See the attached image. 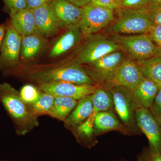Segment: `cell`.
I'll list each match as a JSON object with an SVG mask.
<instances>
[{
    "label": "cell",
    "instance_id": "6da1fadb",
    "mask_svg": "<svg viewBox=\"0 0 161 161\" xmlns=\"http://www.w3.org/2000/svg\"><path fill=\"white\" fill-rule=\"evenodd\" d=\"M0 101L13 122L18 135H26L39 126L38 116L22 99L19 92L9 84H0Z\"/></svg>",
    "mask_w": 161,
    "mask_h": 161
},
{
    "label": "cell",
    "instance_id": "7a4b0ae2",
    "mask_svg": "<svg viewBox=\"0 0 161 161\" xmlns=\"http://www.w3.org/2000/svg\"><path fill=\"white\" fill-rule=\"evenodd\" d=\"M28 78L39 84L60 81L78 85H96L83 66L76 63L56 68L30 72Z\"/></svg>",
    "mask_w": 161,
    "mask_h": 161
},
{
    "label": "cell",
    "instance_id": "3957f363",
    "mask_svg": "<svg viewBox=\"0 0 161 161\" xmlns=\"http://www.w3.org/2000/svg\"><path fill=\"white\" fill-rule=\"evenodd\" d=\"M118 19L111 27V31L118 34H146L153 25L144 7L128 8L121 7L116 9Z\"/></svg>",
    "mask_w": 161,
    "mask_h": 161
},
{
    "label": "cell",
    "instance_id": "277c9868",
    "mask_svg": "<svg viewBox=\"0 0 161 161\" xmlns=\"http://www.w3.org/2000/svg\"><path fill=\"white\" fill-rule=\"evenodd\" d=\"M113 40L135 61L146 60L160 54L161 49L146 34L123 36L116 35Z\"/></svg>",
    "mask_w": 161,
    "mask_h": 161
},
{
    "label": "cell",
    "instance_id": "5b68a950",
    "mask_svg": "<svg viewBox=\"0 0 161 161\" xmlns=\"http://www.w3.org/2000/svg\"><path fill=\"white\" fill-rule=\"evenodd\" d=\"M82 8L83 14L78 26L85 37L98 32L114 20V9L91 3Z\"/></svg>",
    "mask_w": 161,
    "mask_h": 161
},
{
    "label": "cell",
    "instance_id": "8992f818",
    "mask_svg": "<svg viewBox=\"0 0 161 161\" xmlns=\"http://www.w3.org/2000/svg\"><path fill=\"white\" fill-rule=\"evenodd\" d=\"M113 95L115 112L124 125L133 136L139 135L141 131L136 125V109L132 98V91L125 87H114L109 89Z\"/></svg>",
    "mask_w": 161,
    "mask_h": 161
},
{
    "label": "cell",
    "instance_id": "52a82bcc",
    "mask_svg": "<svg viewBox=\"0 0 161 161\" xmlns=\"http://www.w3.org/2000/svg\"><path fill=\"white\" fill-rule=\"evenodd\" d=\"M124 60L122 52L118 50L85 64L83 67L95 84L102 87Z\"/></svg>",
    "mask_w": 161,
    "mask_h": 161
},
{
    "label": "cell",
    "instance_id": "ba28073f",
    "mask_svg": "<svg viewBox=\"0 0 161 161\" xmlns=\"http://www.w3.org/2000/svg\"><path fill=\"white\" fill-rule=\"evenodd\" d=\"M144 78L135 61L128 59L123 61L102 87L110 89L121 86L132 91Z\"/></svg>",
    "mask_w": 161,
    "mask_h": 161
},
{
    "label": "cell",
    "instance_id": "9c48e42d",
    "mask_svg": "<svg viewBox=\"0 0 161 161\" xmlns=\"http://www.w3.org/2000/svg\"><path fill=\"white\" fill-rule=\"evenodd\" d=\"M39 86L41 92L54 97H70L77 100L92 95L100 87L97 85H78L60 81L40 84Z\"/></svg>",
    "mask_w": 161,
    "mask_h": 161
},
{
    "label": "cell",
    "instance_id": "30bf717a",
    "mask_svg": "<svg viewBox=\"0 0 161 161\" xmlns=\"http://www.w3.org/2000/svg\"><path fill=\"white\" fill-rule=\"evenodd\" d=\"M22 37L9 22L6 25L5 38L1 47L0 69H10L17 65L21 55Z\"/></svg>",
    "mask_w": 161,
    "mask_h": 161
},
{
    "label": "cell",
    "instance_id": "8fae6325",
    "mask_svg": "<svg viewBox=\"0 0 161 161\" xmlns=\"http://www.w3.org/2000/svg\"><path fill=\"white\" fill-rule=\"evenodd\" d=\"M120 49L114 41L98 37L87 42L80 50L74 63L88 64L110 53Z\"/></svg>",
    "mask_w": 161,
    "mask_h": 161
},
{
    "label": "cell",
    "instance_id": "7c38bea8",
    "mask_svg": "<svg viewBox=\"0 0 161 161\" xmlns=\"http://www.w3.org/2000/svg\"><path fill=\"white\" fill-rule=\"evenodd\" d=\"M135 118L137 127L147 137L150 148L161 153V125L150 109H136Z\"/></svg>",
    "mask_w": 161,
    "mask_h": 161
},
{
    "label": "cell",
    "instance_id": "4fadbf2b",
    "mask_svg": "<svg viewBox=\"0 0 161 161\" xmlns=\"http://www.w3.org/2000/svg\"><path fill=\"white\" fill-rule=\"evenodd\" d=\"M35 20L36 34L44 38L56 35L60 28V24L50 3L31 9Z\"/></svg>",
    "mask_w": 161,
    "mask_h": 161
},
{
    "label": "cell",
    "instance_id": "5bb4252c",
    "mask_svg": "<svg viewBox=\"0 0 161 161\" xmlns=\"http://www.w3.org/2000/svg\"><path fill=\"white\" fill-rule=\"evenodd\" d=\"M50 4L60 28L69 29L78 25L83 14L82 7L76 6L69 0H52Z\"/></svg>",
    "mask_w": 161,
    "mask_h": 161
},
{
    "label": "cell",
    "instance_id": "9a60e30c",
    "mask_svg": "<svg viewBox=\"0 0 161 161\" xmlns=\"http://www.w3.org/2000/svg\"><path fill=\"white\" fill-rule=\"evenodd\" d=\"M94 131L96 136L110 131H117L125 135L133 136L132 132L121 121L115 112L104 111L95 115Z\"/></svg>",
    "mask_w": 161,
    "mask_h": 161
},
{
    "label": "cell",
    "instance_id": "2e32d148",
    "mask_svg": "<svg viewBox=\"0 0 161 161\" xmlns=\"http://www.w3.org/2000/svg\"><path fill=\"white\" fill-rule=\"evenodd\" d=\"M158 89L155 82L145 77L132 91V101L136 110L139 108L150 109Z\"/></svg>",
    "mask_w": 161,
    "mask_h": 161
},
{
    "label": "cell",
    "instance_id": "e0dca14e",
    "mask_svg": "<svg viewBox=\"0 0 161 161\" xmlns=\"http://www.w3.org/2000/svg\"><path fill=\"white\" fill-rule=\"evenodd\" d=\"M93 111L92 95L80 98L75 109L64 121V127L73 132L92 115Z\"/></svg>",
    "mask_w": 161,
    "mask_h": 161
},
{
    "label": "cell",
    "instance_id": "ac0fdd59",
    "mask_svg": "<svg viewBox=\"0 0 161 161\" xmlns=\"http://www.w3.org/2000/svg\"><path fill=\"white\" fill-rule=\"evenodd\" d=\"M81 36L78 25L68 29L54 44L50 52L49 58H57L68 51L80 41Z\"/></svg>",
    "mask_w": 161,
    "mask_h": 161
},
{
    "label": "cell",
    "instance_id": "d6986e66",
    "mask_svg": "<svg viewBox=\"0 0 161 161\" xmlns=\"http://www.w3.org/2000/svg\"><path fill=\"white\" fill-rule=\"evenodd\" d=\"M10 23L22 37L36 34L35 18L31 9L26 8L18 12L11 17Z\"/></svg>",
    "mask_w": 161,
    "mask_h": 161
},
{
    "label": "cell",
    "instance_id": "ffe728a7",
    "mask_svg": "<svg viewBox=\"0 0 161 161\" xmlns=\"http://www.w3.org/2000/svg\"><path fill=\"white\" fill-rule=\"evenodd\" d=\"M96 115L92 113L86 120L72 132L78 143L89 148L97 143L94 131V121Z\"/></svg>",
    "mask_w": 161,
    "mask_h": 161
},
{
    "label": "cell",
    "instance_id": "44dd1931",
    "mask_svg": "<svg viewBox=\"0 0 161 161\" xmlns=\"http://www.w3.org/2000/svg\"><path fill=\"white\" fill-rule=\"evenodd\" d=\"M144 77L161 87V55L141 61H135Z\"/></svg>",
    "mask_w": 161,
    "mask_h": 161
},
{
    "label": "cell",
    "instance_id": "7402d4cb",
    "mask_svg": "<svg viewBox=\"0 0 161 161\" xmlns=\"http://www.w3.org/2000/svg\"><path fill=\"white\" fill-rule=\"evenodd\" d=\"M45 38L36 34L22 37L20 57L23 60H28L35 57L45 44Z\"/></svg>",
    "mask_w": 161,
    "mask_h": 161
},
{
    "label": "cell",
    "instance_id": "603a6c76",
    "mask_svg": "<svg viewBox=\"0 0 161 161\" xmlns=\"http://www.w3.org/2000/svg\"><path fill=\"white\" fill-rule=\"evenodd\" d=\"M93 111L92 113L96 114L104 111L115 112L114 99L111 91L108 89L100 87L92 94Z\"/></svg>",
    "mask_w": 161,
    "mask_h": 161
},
{
    "label": "cell",
    "instance_id": "cb8c5ba5",
    "mask_svg": "<svg viewBox=\"0 0 161 161\" xmlns=\"http://www.w3.org/2000/svg\"><path fill=\"white\" fill-rule=\"evenodd\" d=\"M78 100L67 97H55L49 116L64 121L77 106Z\"/></svg>",
    "mask_w": 161,
    "mask_h": 161
},
{
    "label": "cell",
    "instance_id": "d4e9b609",
    "mask_svg": "<svg viewBox=\"0 0 161 161\" xmlns=\"http://www.w3.org/2000/svg\"><path fill=\"white\" fill-rule=\"evenodd\" d=\"M55 98L54 96L50 94L41 92L39 99L30 106L32 111L37 116L49 115L53 106Z\"/></svg>",
    "mask_w": 161,
    "mask_h": 161
},
{
    "label": "cell",
    "instance_id": "484cf974",
    "mask_svg": "<svg viewBox=\"0 0 161 161\" xmlns=\"http://www.w3.org/2000/svg\"><path fill=\"white\" fill-rule=\"evenodd\" d=\"M41 93L40 90L31 84L25 85L19 92L22 99L29 105L34 103L39 99Z\"/></svg>",
    "mask_w": 161,
    "mask_h": 161
},
{
    "label": "cell",
    "instance_id": "4316f807",
    "mask_svg": "<svg viewBox=\"0 0 161 161\" xmlns=\"http://www.w3.org/2000/svg\"><path fill=\"white\" fill-rule=\"evenodd\" d=\"M143 7L153 23L161 25V4H148Z\"/></svg>",
    "mask_w": 161,
    "mask_h": 161
},
{
    "label": "cell",
    "instance_id": "83f0119b",
    "mask_svg": "<svg viewBox=\"0 0 161 161\" xmlns=\"http://www.w3.org/2000/svg\"><path fill=\"white\" fill-rule=\"evenodd\" d=\"M4 2L11 17L18 12L27 8L26 0H4Z\"/></svg>",
    "mask_w": 161,
    "mask_h": 161
},
{
    "label": "cell",
    "instance_id": "f1b7e54d",
    "mask_svg": "<svg viewBox=\"0 0 161 161\" xmlns=\"http://www.w3.org/2000/svg\"><path fill=\"white\" fill-rule=\"evenodd\" d=\"M146 34L149 36L153 43L161 49V25L153 23Z\"/></svg>",
    "mask_w": 161,
    "mask_h": 161
},
{
    "label": "cell",
    "instance_id": "f546056e",
    "mask_svg": "<svg viewBox=\"0 0 161 161\" xmlns=\"http://www.w3.org/2000/svg\"><path fill=\"white\" fill-rule=\"evenodd\" d=\"M150 110L161 125V87H159L158 92Z\"/></svg>",
    "mask_w": 161,
    "mask_h": 161
},
{
    "label": "cell",
    "instance_id": "4dcf8cb0",
    "mask_svg": "<svg viewBox=\"0 0 161 161\" xmlns=\"http://www.w3.org/2000/svg\"><path fill=\"white\" fill-rule=\"evenodd\" d=\"M137 161H161V153L149 147L139 156Z\"/></svg>",
    "mask_w": 161,
    "mask_h": 161
},
{
    "label": "cell",
    "instance_id": "1f68e13d",
    "mask_svg": "<svg viewBox=\"0 0 161 161\" xmlns=\"http://www.w3.org/2000/svg\"><path fill=\"white\" fill-rule=\"evenodd\" d=\"M123 0H92L90 3L117 9L122 7Z\"/></svg>",
    "mask_w": 161,
    "mask_h": 161
},
{
    "label": "cell",
    "instance_id": "d6a6232c",
    "mask_svg": "<svg viewBox=\"0 0 161 161\" xmlns=\"http://www.w3.org/2000/svg\"><path fill=\"white\" fill-rule=\"evenodd\" d=\"M148 4V0H123L122 7L139 8Z\"/></svg>",
    "mask_w": 161,
    "mask_h": 161
},
{
    "label": "cell",
    "instance_id": "836d02e7",
    "mask_svg": "<svg viewBox=\"0 0 161 161\" xmlns=\"http://www.w3.org/2000/svg\"><path fill=\"white\" fill-rule=\"evenodd\" d=\"M52 0H26L27 8L34 9L51 3Z\"/></svg>",
    "mask_w": 161,
    "mask_h": 161
},
{
    "label": "cell",
    "instance_id": "e575fe53",
    "mask_svg": "<svg viewBox=\"0 0 161 161\" xmlns=\"http://www.w3.org/2000/svg\"><path fill=\"white\" fill-rule=\"evenodd\" d=\"M6 25L5 24L0 25V51H1V47L4 38H5V35L6 32Z\"/></svg>",
    "mask_w": 161,
    "mask_h": 161
},
{
    "label": "cell",
    "instance_id": "d590c367",
    "mask_svg": "<svg viewBox=\"0 0 161 161\" xmlns=\"http://www.w3.org/2000/svg\"><path fill=\"white\" fill-rule=\"evenodd\" d=\"M76 6L83 7L91 2L92 0H69Z\"/></svg>",
    "mask_w": 161,
    "mask_h": 161
},
{
    "label": "cell",
    "instance_id": "8d00e7d4",
    "mask_svg": "<svg viewBox=\"0 0 161 161\" xmlns=\"http://www.w3.org/2000/svg\"><path fill=\"white\" fill-rule=\"evenodd\" d=\"M148 4H161V0H148Z\"/></svg>",
    "mask_w": 161,
    "mask_h": 161
},
{
    "label": "cell",
    "instance_id": "74e56055",
    "mask_svg": "<svg viewBox=\"0 0 161 161\" xmlns=\"http://www.w3.org/2000/svg\"><path fill=\"white\" fill-rule=\"evenodd\" d=\"M0 161H9L8 160H0Z\"/></svg>",
    "mask_w": 161,
    "mask_h": 161
},
{
    "label": "cell",
    "instance_id": "f35d334b",
    "mask_svg": "<svg viewBox=\"0 0 161 161\" xmlns=\"http://www.w3.org/2000/svg\"><path fill=\"white\" fill-rule=\"evenodd\" d=\"M160 55H161V53Z\"/></svg>",
    "mask_w": 161,
    "mask_h": 161
}]
</instances>
